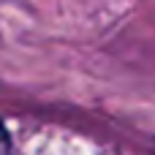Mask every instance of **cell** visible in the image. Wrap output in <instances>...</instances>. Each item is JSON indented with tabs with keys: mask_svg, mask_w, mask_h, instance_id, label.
I'll list each match as a JSON object with an SVG mask.
<instances>
[{
	"mask_svg": "<svg viewBox=\"0 0 155 155\" xmlns=\"http://www.w3.org/2000/svg\"><path fill=\"white\" fill-rule=\"evenodd\" d=\"M0 155H11V142H8V134L3 125H0Z\"/></svg>",
	"mask_w": 155,
	"mask_h": 155,
	"instance_id": "cell-1",
	"label": "cell"
}]
</instances>
